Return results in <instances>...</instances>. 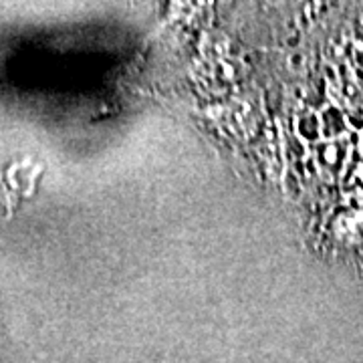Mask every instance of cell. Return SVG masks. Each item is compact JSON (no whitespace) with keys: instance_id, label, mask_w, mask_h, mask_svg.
I'll list each match as a JSON object with an SVG mask.
<instances>
[{"instance_id":"cell-1","label":"cell","mask_w":363,"mask_h":363,"mask_svg":"<svg viewBox=\"0 0 363 363\" xmlns=\"http://www.w3.org/2000/svg\"><path fill=\"white\" fill-rule=\"evenodd\" d=\"M323 130L325 133H341L345 130V123H343V116L341 113H335V119L333 121H323Z\"/></svg>"}]
</instances>
